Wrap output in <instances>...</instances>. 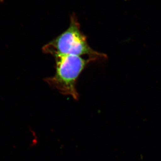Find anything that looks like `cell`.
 <instances>
[{
  "label": "cell",
  "instance_id": "6da1fadb",
  "mask_svg": "<svg viewBox=\"0 0 161 161\" xmlns=\"http://www.w3.org/2000/svg\"><path fill=\"white\" fill-rule=\"evenodd\" d=\"M44 53L53 56L57 55H87L91 61H104L108 59L105 54L92 49L87 41L86 36L80 31V25L76 15L70 17L68 28L58 36L42 47Z\"/></svg>",
  "mask_w": 161,
  "mask_h": 161
},
{
  "label": "cell",
  "instance_id": "7a4b0ae2",
  "mask_svg": "<svg viewBox=\"0 0 161 161\" xmlns=\"http://www.w3.org/2000/svg\"><path fill=\"white\" fill-rule=\"evenodd\" d=\"M56 61V73L53 76L43 79L50 86L60 94L72 96L78 100L79 95L76 83L79 75L90 62L79 56L57 55L54 56Z\"/></svg>",
  "mask_w": 161,
  "mask_h": 161
},
{
  "label": "cell",
  "instance_id": "3957f363",
  "mask_svg": "<svg viewBox=\"0 0 161 161\" xmlns=\"http://www.w3.org/2000/svg\"><path fill=\"white\" fill-rule=\"evenodd\" d=\"M0 2H1V3H3V0H0Z\"/></svg>",
  "mask_w": 161,
  "mask_h": 161
}]
</instances>
